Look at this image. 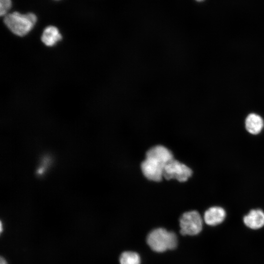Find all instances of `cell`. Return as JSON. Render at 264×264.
<instances>
[{
    "label": "cell",
    "mask_w": 264,
    "mask_h": 264,
    "mask_svg": "<svg viewBox=\"0 0 264 264\" xmlns=\"http://www.w3.org/2000/svg\"><path fill=\"white\" fill-rule=\"evenodd\" d=\"M226 217V212L219 206H213L208 209L204 214L205 222L211 226H215L221 223Z\"/></svg>",
    "instance_id": "7"
},
{
    "label": "cell",
    "mask_w": 264,
    "mask_h": 264,
    "mask_svg": "<svg viewBox=\"0 0 264 264\" xmlns=\"http://www.w3.org/2000/svg\"><path fill=\"white\" fill-rule=\"evenodd\" d=\"M192 170L184 164L173 159L165 166L163 177L167 180L176 179L184 182L192 176Z\"/></svg>",
    "instance_id": "4"
},
{
    "label": "cell",
    "mask_w": 264,
    "mask_h": 264,
    "mask_svg": "<svg viewBox=\"0 0 264 264\" xmlns=\"http://www.w3.org/2000/svg\"><path fill=\"white\" fill-rule=\"evenodd\" d=\"M12 6L11 0H0V15L5 16Z\"/></svg>",
    "instance_id": "12"
},
{
    "label": "cell",
    "mask_w": 264,
    "mask_h": 264,
    "mask_svg": "<svg viewBox=\"0 0 264 264\" xmlns=\"http://www.w3.org/2000/svg\"><path fill=\"white\" fill-rule=\"evenodd\" d=\"M165 165L157 160L146 157L141 163V169L144 176L150 180L160 181L163 177Z\"/></svg>",
    "instance_id": "5"
},
{
    "label": "cell",
    "mask_w": 264,
    "mask_h": 264,
    "mask_svg": "<svg viewBox=\"0 0 264 264\" xmlns=\"http://www.w3.org/2000/svg\"><path fill=\"white\" fill-rule=\"evenodd\" d=\"M0 232H1L2 230V224H1V223H0Z\"/></svg>",
    "instance_id": "14"
},
{
    "label": "cell",
    "mask_w": 264,
    "mask_h": 264,
    "mask_svg": "<svg viewBox=\"0 0 264 264\" xmlns=\"http://www.w3.org/2000/svg\"><path fill=\"white\" fill-rule=\"evenodd\" d=\"M179 222L180 232L182 235H196L202 229V219L199 213L195 210L183 213Z\"/></svg>",
    "instance_id": "3"
},
{
    "label": "cell",
    "mask_w": 264,
    "mask_h": 264,
    "mask_svg": "<svg viewBox=\"0 0 264 264\" xmlns=\"http://www.w3.org/2000/svg\"><path fill=\"white\" fill-rule=\"evenodd\" d=\"M264 122L261 116L256 113L249 114L245 120L247 131L252 134H258L262 130Z\"/></svg>",
    "instance_id": "9"
},
{
    "label": "cell",
    "mask_w": 264,
    "mask_h": 264,
    "mask_svg": "<svg viewBox=\"0 0 264 264\" xmlns=\"http://www.w3.org/2000/svg\"><path fill=\"white\" fill-rule=\"evenodd\" d=\"M147 242L151 248L157 252L173 249L177 244L176 234L162 228L155 229L151 231L147 237Z\"/></svg>",
    "instance_id": "2"
},
{
    "label": "cell",
    "mask_w": 264,
    "mask_h": 264,
    "mask_svg": "<svg viewBox=\"0 0 264 264\" xmlns=\"http://www.w3.org/2000/svg\"><path fill=\"white\" fill-rule=\"evenodd\" d=\"M119 262L120 264H140V258L136 252L126 251L121 254Z\"/></svg>",
    "instance_id": "11"
},
{
    "label": "cell",
    "mask_w": 264,
    "mask_h": 264,
    "mask_svg": "<svg viewBox=\"0 0 264 264\" xmlns=\"http://www.w3.org/2000/svg\"><path fill=\"white\" fill-rule=\"evenodd\" d=\"M62 38L58 29L52 25L46 27L41 36L42 42L47 46H52L56 44Z\"/></svg>",
    "instance_id": "10"
},
{
    "label": "cell",
    "mask_w": 264,
    "mask_h": 264,
    "mask_svg": "<svg viewBox=\"0 0 264 264\" xmlns=\"http://www.w3.org/2000/svg\"><path fill=\"white\" fill-rule=\"evenodd\" d=\"M146 157L155 159L164 165L174 159L172 152L161 145L155 146L150 148L147 152Z\"/></svg>",
    "instance_id": "6"
},
{
    "label": "cell",
    "mask_w": 264,
    "mask_h": 264,
    "mask_svg": "<svg viewBox=\"0 0 264 264\" xmlns=\"http://www.w3.org/2000/svg\"><path fill=\"white\" fill-rule=\"evenodd\" d=\"M197 0V1H203V0Z\"/></svg>",
    "instance_id": "15"
},
{
    "label": "cell",
    "mask_w": 264,
    "mask_h": 264,
    "mask_svg": "<svg viewBox=\"0 0 264 264\" xmlns=\"http://www.w3.org/2000/svg\"><path fill=\"white\" fill-rule=\"evenodd\" d=\"M3 21L13 33L19 36H23L32 29L37 22V17L32 13L22 14L14 12L6 15Z\"/></svg>",
    "instance_id": "1"
},
{
    "label": "cell",
    "mask_w": 264,
    "mask_h": 264,
    "mask_svg": "<svg viewBox=\"0 0 264 264\" xmlns=\"http://www.w3.org/2000/svg\"><path fill=\"white\" fill-rule=\"evenodd\" d=\"M0 264H7L5 260L1 257L0 259Z\"/></svg>",
    "instance_id": "13"
},
{
    "label": "cell",
    "mask_w": 264,
    "mask_h": 264,
    "mask_svg": "<svg viewBox=\"0 0 264 264\" xmlns=\"http://www.w3.org/2000/svg\"><path fill=\"white\" fill-rule=\"evenodd\" d=\"M243 222L248 227L258 229L264 225V212L261 209L251 210L243 219Z\"/></svg>",
    "instance_id": "8"
}]
</instances>
